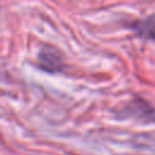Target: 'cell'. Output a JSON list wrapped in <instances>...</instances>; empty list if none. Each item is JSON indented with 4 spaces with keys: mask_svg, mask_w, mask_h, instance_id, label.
<instances>
[{
    "mask_svg": "<svg viewBox=\"0 0 155 155\" xmlns=\"http://www.w3.org/2000/svg\"><path fill=\"white\" fill-rule=\"evenodd\" d=\"M133 29L140 36L155 40V15L133 23Z\"/></svg>",
    "mask_w": 155,
    "mask_h": 155,
    "instance_id": "2",
    "label": "cell"
},
{
    "mask_svg": "<svg viewBox=\"0 0 155 155\" xmlns=\"http://www.w3.org/2000/svg\"><path fill=\"white\" fill-rule=\"evenodd\" d=\"M38 64L41 69L50 73H54V71L62 70L63 61H62V56L57 50L50 46H45L41 48L39 53Z\"/></svg>",
    "mask_w": 155,
    "mask_h": 155,
    "instance_id": "1",
    "label": "cell"
}]
</instances>
